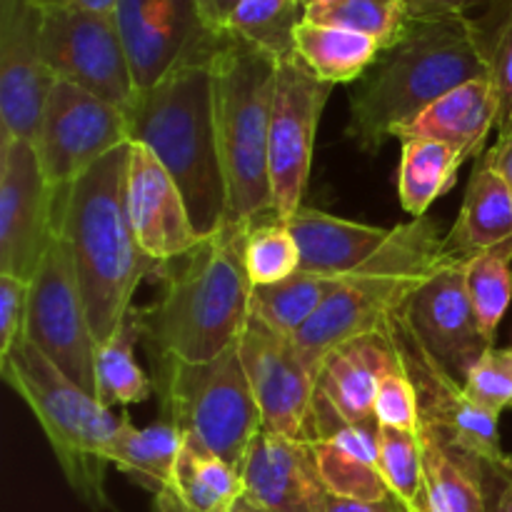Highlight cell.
<instances>
[{
	"instance_id": "74e56055",
	"label": "cell",
	"mask_w": 512,
	"mask_h": 512,
	"mask_svg": "<svg viewBox=\"0 0 512 512\" xmlns=\"http://www.w3.org/2000/svg\"><path fill=\"white\" fill-rule=\"evenodd\" d=\"M380 448V473L393 498L405 510H413L423 488V448H420V433H405V430L383 428L378 433Z\"/></svg>"
},
{
	"instance_id": "4dcf8cb0",
	"label": "cell",
	"mask_w": 512,
	"mask_h": 512,
	"mask_svg": "<svg viewBox=\"0 0 512 512\" xmlns=\"http://www.w3.org/2000/svg\"><path fill=\"white\" fill-rule=\"evenodd\" d=\"M343 285V278L295 273L273 285H255L250 293V315L268 323L278 333L293 338Z\"/></svg>"
},
{
	"instance_id": "4fadbf2b",
	"label": "cell",
	"mask_w": 512,
	"mask_h": 512,
	"mask_svg": "<svg viewBox=\"0 0 512 512\" xmlns=\"http://www.w3.org/2000/svg\"><path fill=\"white\" fill-rule=\"evenodd\" d=\"M333 85L323 83L298 53L278 60L270 118V185L278 220L303 208L313 165L315 133Z\"/></svg>"
},
{
	"instance_id": "ee69618b",
	"label": "cell",
	"mask_w": 512,
	"mask_h": 512,
	"mask_svg": "<svg viewBox=\"0 0 512 512\" xmlns=\"http://www.w3.org/2000/svg\"><path fill=\"white\" fill-rule=\"evenodd\" d=\"M240 3H243V0H198L203 23L208 25L213 33H225V23H228L230 13H233Z\"/></svg>"
},
{
	"instance_id": "e575fe53",
	"label": "cell",
	"mask_w": 512,
	"mask_h": 512,
	"mask_svg": "<svg viewBox=\"0 0 512 512\" xmlns=\"http://www.w3.org/2000/svg\"><path fill=\"white\" fill-rule=\"evenodd\" d=\"M480 48L500 100L498 133L512 130V0H488L483 18H475Z\"/></svg>"
},
{
	"instance_id": "4316f807",
	"label": "cell",
	"mask_w": 512,
	"mask_h": 512,
	"mask_svg": "<svg viewBox=\"0 0 512 512\" xmlns=\"http://www.w3.org/2000/svg\"><path fill=\"white\" fill-rule=\"evenodd\" d=\"M378 40L355 30L303 20L295 30V53L323 83H358L380 55Z\"/></svg>"
},
{
	"instance_id": "7dc6e473",
	"label": "cell",
	"mask_w": 512,
	"mask_h": 512,
	"mask_svg": "<svg viewBox=\"0 0 512 512\" xmlns=\"http://www.w3.org/2000/svg\"><path fill=\"white\" fill-rule=\"evenodd\" d=\"M120 0H68V5H75L80 10H88V13L98 15H115Z\"/></svg>"
},
{
	"instance_id": "603a6c76",
	"label": "cell",
	"mask_w": 512,
	"mask_h": 512,
	"mask_svg": "<svg viewBox=\"0 0 512 512\" xmlns=\"http://www.w3.org/2000/svg\"><path fill=\"white\" fill-rule=\"evenodd\" d=\"M283 223L300 250V273L323 278H348L358 273L390 238L388 228L335 218L305 205Z\"/></svg>"
},
{
	"instance_id": "8d00e7d4",
	"label": "cell",
	"mask_w": 512,
	"mask_h": 512,
	"mask_svg": "<svg viewBox=\"0 0 512 512\" xmlns=\"http://www.w3.org/2000/svg\"><path fill=\"white\" fill-rule=\"evenodd\" d=\"M248 278L255 285H273L300 270V250L283 220L273 218L250 228L245 248Z\"/></svg>"
},
{
	"instance_id": "7bdbcfd3",
	"label": "cell",
	"mask_w": 512,
	"mask_h": 512,
	"mask_svg": "<svg viewBox=\"0 0 512 512\" xmlns=\"http://www.w3.org/2000/svg\"><path fill=\"white\" fill-rule=\"evenodd\" d=\"M323 512H408L398 500H353L340 495H325Z\"/></svg>"
},
{
	"instance_id": "83f0119b",
	"label": "cell",
	"mask_w": 512,
	"mask_h": 512,
	"mask_svg": "<svg viewBox=\"0 0 512 512\" xmlns=\"http://www.w3.org/2000/svg\"><path fill=\"white\" fill-rule=\"evenodd\" d=\"M180 448H183V433L173 423L160 418L148 428H135L128 415L123 430L110 445L108 460L130 480L158 495L160 490L173 488Z\"/></svg>"
},
{
	"instance_id": "ba28073f",
	"label": "cell",
	"mask_w": 512,
	"mask_h": 512,
	"mask_svg": "<svg viewBox=\"0 0 512 512\" xmlns=\"http://www.w3.org/2000/svg\"><path fill=\"white\" fill-rule=\"evenodd\" d=\"M160 418L173 423L183 438L203 445L215 458L240 470L263 413L240 360L238 343L205 363L150 360Z\"/></svg>"
},
{
	"instance_id": "277c9868",
	"label": "cell",
	"mask_w": 512,
	"mask_h": 512,
	"mask_svg": "<svg viewBox=\"0 0 512 512\" xmlns=\"http://www.w3.org/2000/svg\"><path fill=\"white\" fill-rule=\"evenodd\" d=\"M123 113L130 143L145 145L168 170L200 238L218 233L228 185L215 128L213 60L178 65L153 88L135 90Z\"/></svg>"
},
{
	"instance_id": "d6a6232c",
	"label": "cell",
	"mask_w": 512,
	"mask_h": 512,
	"mask_svg": "<svg viewBox=\"0 0 512 512\" xmlns=\"http://www.w3.org/2000/svg\"><path fill=\"white\" fill-rule=\"evenodd\" d=\"M465 285L480 333L495 345V335L512 303V240L475 255L465 265Z\"/></svg>"
},
{
	"instance_id": "44dd1931",
	"label": "cell",
	"mask_w": 512,
	"mask_h": 512,
	"mask_svg": "<svg viewBox=\"0 0 512 512\" xmlns=\"http://www.w3.org/2000/svg\"><path fill=\"white\" fill-rule=\"evenodd\" d=\"M420 448L423 488L410 512H498L512 473L448 443L438 430L423 423Z\"/></svg>"
},
{
	"instance_id": "ab89813d",
	"label": "cell",
	"mask_w": 512,
	"mask_h": 512,
	"mask_svg": "<svg viewBox=\"0 0 512 512\" xmlns=\"http://www.w3.org/2000/svg\"><path fill=\"white\" fill-rule=\"evenodd\" d=\"M375 420L383 428L420 433V405L413 380L403 370V365L383 375L375 395Z\"/></svg>"
},
{
	"instance_id": "6da1fadb",
	"label": "cell",
	"mask_w": 512,
	"mask_h": 512,
	"mask_svg": "<svg viewBox=\"0 0 512 512\" xmlns=\"http://www.w3.org/2000/svg\"><path fill=\"white\" fill-rule=\"evenodd\" d=\"M250 228L225 223L193 253L158 270V298L130 310L150 360L205 363L238 343L253 293L245 265Z\"/></svg>"
},
{
	"instance_id": "9a60e30c",
	"label": "cell",
	"mask_w": 512,
	"mask_h": 512,
	"mask_svg": "<svg viewBox=\"0 0 512 512\" xmlns=\"http://www.w3.org/2000/svg\"><path fill=\"white\" fill-rule=\"evenodd\" d=\"M55 190L30 140L0 138V273L30 283L55 240Z\"/></svg>"
},
{
	"instance_id": "8992f818",
	"label": "cell",
	"mask_w": 512,
	"mask_h": 512,
	"mask_svg": "<svg viewBox=\"0 0 512 512\" xmlns=\"http://www.w3.org/2000/svg\"><path fill=\"white\" fill-rule=\"evenodd\" d=\"M440 248L435 220L413 218L390 230L383 248L358 273L343 278L328 303L290 338L315 380L335 348L383 330L390 313L443 265Z\"/></svg>"
},
{
	"instance_id": "ffe728a7",
	"label": "cell",
	"mask_w": 512,
	"mask_h": 512,
	"mask_svg": "<svg viewBox=\"0 0 512 512\" xmlns=\"http://www.w3.org/2000/svg\"><path fill=\"white\" fill-rule=\"evenodd\" d=\"M128 210L140 248L160 268L193 253L205 240L195 230L175 180L140 143H130Z\"/></svg>"
},
{
	"instance_id": "d6986e66",
	"label": "cell",
	"mask_w": 512,
	"mask_h": 512,
	"mask_svg": "<svg viewBox=\"0 0 512 512\" xmlns=\"http://www.w3.org/2000/svg\"><path fill=\"white\" fill-rule=\"evenodd\" d=\"M378 420L350 423L328 400L315 393L305 443L313 450L325 490L353 500H395L380 473Z\"/></svg>"
},
{
	"instance_id": "1f68e13d",
	"label": "cell",
	"mask_w": 512,
	"mask_h": 512,
	"mask_svg": "<svg viewBox=\"0 0 512 512\" xmlns=\"http://www.w3.org/2000/svg\"><path fill=\"white\" fill-rule=\"evenodd\" d=\"M140 333L128 315L118 333L95 353V398L113 410L115 405H138L153 398V375L145 373L135 360Z\"/></svg>"
},
{
	"instance_id": "cb8c5ba5",
	"label": "cell",
	"mask_w": 512,
	"mask_h": 512,
	"mask_svg": "<svg viewBox=\"0 0 512 512\" xmlns=\"http://www.w3.org/2000/svg\"><path fill=\"white\" fill-rule=\"evenodd\" d=\"M500 100L493 80L475 78L435 100L413 123L395 133L398 140L428 138L450 145L463 160H478L485 153L490 130L498 128Z\"/></svg>"
},
{
	"instance_id": "52a82bcc",
	"label": "cell",
	"mask_w": 512,
	"mask_h": 512,
	"mask_svg": "<svg viewBox=\"0 0 512 512\" xmlns=\"http://www.w3.org/2000/svg\"><path fill=\"white\" fill-rule=\"evenodd\" d=\"M0 378L33 410L70 490L90 510H113L105 493L108 450L128 413L115 415L105 408L98 398L65 378L28 340L0 360Z\"/></svg>"
},
{
	"instance_id": "f35d334b",
	"label": "cell",
	"mask_w": 512,
	"mask_h": 512,
	"mask_svg": "<svg viewBox=\"0 0 512 512\" xmlns=\"http://www.w3.org/2000/svg\"><path fill=\"white\" fill-rule=\"evenodd\" d=\"M463 388L475 405L490 410L498 418L512 408V345L488 348V353L470 370Z\"/></svg>"
},
{
	"instance_id": "f6af8a7d",
	"label": "cell",
	"mask_w": 512,
	"mask_h": 512,
	"mask_svg": "<svg viewBox=\"0 0 512 512\" xmlns=\"http://www.w3.org/2000/svg\"><path fill=\"white\" fill-rule=\"evenodd\" d=\"M485 155L490 158L493 168L503 175V180L508 183L512 193V130H508V133H498V140L493 143V148L485 150Z\"/></svg>"
},
{
	"instance_id": "ac0fdd59",
	"label": "cell",
	"mask_w": 512,
	"mask_h": 512,
	"mask_svg": "<svg viewBox=\"0 0 512 512\" xmlns=\"http://www.w3.org/2000/svg\"><path fill=\"white\" fill-rule=\"evenodd\" d=\"M43 13L35 0H0V138L33 143L55 78L40 53Z\"/></svg>"
},
{
	"instance_id": "816d5d0a",
	"label": "cell",
	"mask_w": 512,
	"mask_h": 512,
	"mask_svg": "<svg viewBox=\"0 0 512 512\" xmlns=\"http://www.w3.org/2000/svg\"><path fill=\"white\" fill-rule=\"evenodd\" d=\"M35 3H38L40 8H55V5H65L68 0H35Z\"/></svg>"
},
{
	"instance_id": "d4e9b609",
	"label": "cell",
	"mask_w": 512,
	"mask_h": 512,
	"mask_svg": "<svg viewBox=\"0 0 512 512\" xmlns=\"http://www.w3.org/2000/svg\"><path fill=\"white\" fill-rule=\"evenodd\" d=\"M400 360L388 333L363 335L340 345L325 358L318 375V393L350 423L375 420V395L385 373Z\"/></svg>"
},
{
	"instance_id": "7c38bea8",
	"label": "cell",
	"mask_w": 512,
	"mask_h": 512,
	"mask_svg": "<svg viewBox=\"0 0 512 512\" xmlns=\"http://www.w3.org/2000/svg\"><path fill=\"white\" fill-rule=\"evenodd\" d=\"M40 53L55 80L80 85L118 108L133 98V73L115 15L88 13L68 3L45 8Z\"/></svg>"
},
{
	"instance_id": "3957f363",
	"label": "cell",
	"mask_w": 512,
	"mask_h": 512,
	"mask_svg": "<svg viewBox=\"0 0 512 512\" xmlns=\"http://www.w3.org/2000/svg\"><path fill=\"white\" fill-rule=\"evenodd\" d=\"M488 75L475 18L468 13L410 18L400 38L350 90L345 135L378 153L400 128L463 83Z\"/></svg>"
},
{
	"instance_id": "5bb4252c",
	"label": "cell",
	"mask_w": 512,
	"mask_h": 512,
	"mask_svg": "<svg viewBox=\"0 0 512 512\" xmlns=\"http://www.w3.org/2000/svg\"><path fill=\"white\" fill-rule=\"evenodd\" d=\"M115 23L135 90L153 88L178 65L213 60L223 40L203 23L198 0H120Z\"/></svg>"
},
{
	"instance_id": "30bf717a",
	"label": "cell",
	"mask_w": 512,
	"mask_h": 512,
	"mask_svg": "<svg viewBox=\"0 0 512 512\" xmlns=\"http://www.w3.org/2000/svg\"><path fill=\"white\" fill-rule=\"evenodd\" d=\"M125 143H130V135L123 108L68 80H55L33 140L50 188L75 183Z\"/></svg>"
},
{
	"instance_id": "f1b7e54d",
	"label": "cell",
	"mask_w": 512,
	"mask_h": 512,
	"mask_svg": "<svg viewBox=\"0 0 512 512\" xmlns=\"http://www.w3.org/2000/svg\"><path fill=\"white\" fill-rule=\"evenodd\" d=\"M170 490L195 512H233L245 498L240 470L190 438H183Z\"/></svg>"
},
{
	"instance_id": "bcb514c9",
	"label": "cell",
	"mask_w": 512,
	"mask_h": 512,
	"mask_svg": "<svg viewBox=\"0 0 512 512\" xmlns=\"http://www.w3.org/2000/svg\"><path fill=\"white\" fill-rule=\"evenodd\" d=\"M153 512H195L190 510L173 490H160L158 495H153Z\"/></svg>"
},
{
	"instance_id": "b9f144b4",
	"label": "cell",
	"mask_w": 512,
	"mask_h": 512,
	"mask_svg": "<svg viewBox=\"0 0 512 512\" xmlns=\"http://www.w3.org/2000/svg\"><path fill=\"white\" fill-rule=\"evenodd\" d=\"M488 0H403L408 18H430V15H448V13H468V8Z\"/></svg>"
},
{
	"instance_id": "f907efd6",
	"label": "cell",
	"mask_w": 512,
	"mask_h": 512,
	"mask_svg": "<svg viewBox=\"0 0 512 512\" xmlns=\"http://www.w3.org/2000/svg\"><path fill=\"white\" fill-rule=\"evenodd\" d=\"M233 512H268V510L258 508V505H255V503H250V500H248V498H243V500H240V503H238V505H235V508H233Z\"/></svg>"
},
{
	"instance_id": "7a4b0ae2",
	"label": "cell",
	"mask_w": 512,
	"mask_h": 512,
	"mask_svg": "<svg viewBox=\"0 0 512 512\" xmlns=\"http://www.w3.org/2000/svg\"><path fill=\"white\" fill-rule=\"evenodd\" d=\"M130 143L100 158L75 183L55 190V235L73 250L80 293L98 345L133 310V295L160 265L135 238L128 210Z\"/></svg>"
},
{
	"instance_id": "c3c4849f",
	"label": "cell",
	"mask_w": 512,
	"mask_h": 512,
	"mask_svg": "<svg viewBox=\"0 0 512 512\" xmlns=\"http://www.w3.org/2000/svg\"><path fill=\"white\" fill-rule=\"evenodd\" d=\"M338 3H343V0H300V5H303V13H308V10L330 8V5H338Z\"/></svg>"
},
{
	"instance_id": "2e32d148",
	"label": "cell",
	"mask_w": 512,
	"mask_h": 512,
	"mask_svg": "<svg viewBox=\"0 0 512 512\" xmlns=\"http://www.w3.org/2000/svg\"><path fill=\"white\" fill-rule=\"evenodd\" d=\"M238 348L263 413V428L305 443L318 380L303 363L293 340L250 315L238 338Z\"/></svg>"
},
{
	"instance_id": "d590c367",
	"label": "cell",
	"mask_w": 512,
	"mask_h": 512,
	"mask_svg": "<svg viewBox=\"0 0 512 512\" xmlns=\"http://www.w3.org/2000/svg\"><path fill=\"white\" fill-rule=\"evenodd\" d=\"M303 20L355 30L378 40L380 48H388L408 25V10L403 0H343L323 10H308Z\"/></svg>"
},
{
	"instance_id": "9c48e42d",
	"label": "cell",
	"mask_w": 512,
	"mask_h": 512,
	"mask_svg": "<svg viewBox=\"0 0 512 512\" xmlns=\"http://www.w3.org/2000/svg\"><path fill=\"white\" fill-rule=\"evenodd\" d=\"M25 340L33 343L65 378L95 398L98 340L80 293L73 250L60 235H55L38 273L30 280Z\"/></svg>"
},
{
	"instance_id": "60d3db41",
	"label": "cell",
	"mask_w": 512,
	"mask_h": 512,
	"mask_svg": "<svg viewBox=\"0 0 512 512\" xmlns=\"http://www.w3.org/2000/svg\"><path fill=\"white\" fill-rule=\"evenodd\" d=\"M30 283L0 273V360L25 340Z\"/></svg>"
},
{
	"instance_id": "e0dca14e",
	"label": "cell",
	"mask_w": 512,
	"mask_h": 512,
	"mask_svg": "<svg viewBox=\"0 0 512 512\" xmlns=\"http://www.w3.org/2000/svg\"><path fill=\"white\" fill-rule=\"evenodd\" d=\"M400 315L430 358L460 385H465L475 363L493 348L475 320L465 265H440L400 305Z\"/></svg>"
},
{
	"instance_id": "8fae6325",
	"label": "cell",
	"mask_w": 512,
	"mask_h": 512,
	"mask_svg": "<svg viewBox=\"0 0 512 512\" xmlns=\"http://www.w3.org/2000/svg\"><path fill=\"white\" fill-rule=\"evenodd\" d=\"M383 330L388 333L400 365L413 380L420 405V423L438 430L448 443L478 455L503 473H512V458L503 450L498 415L480 408L468 398L465 388L455 383L420 345L408 328L400 308L390 313Z\"/></svg>"
},
{
	"instance_id": "f546056e",
	"label": "cell",
	"mask_w": 512,
	"mask_h": 512,
	"mask_svg": "<svg viewBox=\"0 0 512 512\" xmlns=\"http://www.w3.org/2000/svg\"><path fill=\"white\" fill-rule=\"evenodd\" d=\"M400 143H403L398 170L400 205L413 218H423L430 205L453 188L463 160L450 145L438 140L408 138Z\"/></svg>"
},
{
	"instance_id": "5b68a950",
	"label": "cell",
	"mask_w": 512,
	"mask_h": 512,
	"mask_svg": "<svg viewBox=\"0 0 512 512\" xmlns=\"http://www.w3.org/2000/svg\"><path fill=\"white\" fill-rule=\"evenodd\" d=\"M278 58L223 33L213 58L215 128L228 185L225 223L258 225L278 218L270 185V118Z\"/></svg>"
},
{
	"instance_id": "484cf974",
	"label": "cell",
	"mask_w": 512,
	"mask_h": 512,
	"mask_svg": "<svg viewBox=\"0 0 512 512\" xmlns=\"http://www.w3.org/2000/svg\"><path fill=\"white\" fill-rule=\"evenodd\" d=\"M512 240V193L488 155H480L465 188L463 208L443 238V265H468L475 255Z\"/></svg>"
},
{
	"instance_id": "681fc988",
	"label": "cell",
	"mask_w": 512,
	"mask_h": 512,
	"mask_svg": "<svg viewBox=\"0 0 512 512\" xmlns=\"http://www.w3.org/2000/svg\"><path fill=\"white\" fill-rule=\"evenodd\" d=\"M498 512H512V480L508 483V488H505L503 498H500Z\"/></svg>"
},
{
	"instance_id": "836d02e7",
	"label": "cell",
	"mask_w": 512,
	"mask_h": 512,
	"mask_svg": "<svg viewBox=\"0 0 512 512\" xmlns=\"http://www.w3.org/2000/svg\"><path fill=\"white\" fill-rule=\"evenodd\" d=\"M303 23L300 0H243L230 13L225 33L268 50L278 60L295 55V30Z\"/></svg>"
},
{
	"instance_id": "7402d4cb",
	"label": "cell",
	"mask_w": 512,
	"mask_h": 512,
	"mask_svg": "<svg viewBox=\"0 0 512 512\" xmlns=\"http://www.w3.org/2000/svg\"><path fill=\"white\" fill-rule=\"evenodd\" d=\"M240 475L245 498L268 512H323L325 490L313 450L303 440H290L260 430L245 453Z\"/></svg>"
}]
</instances>
